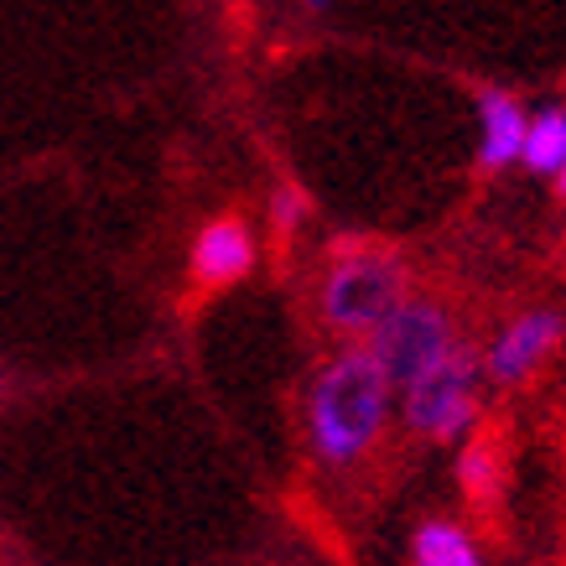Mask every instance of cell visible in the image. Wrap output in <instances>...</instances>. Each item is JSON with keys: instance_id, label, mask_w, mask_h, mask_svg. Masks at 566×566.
<instances>
[{"instance_id": "9c48e42d", "label": "cell", "mask_w": 566, "mask_h": 566, "mask_svg": "<svg viewBox=\"0 0 566 566\" xmlns=\"http://www.w3.org/2000/svg\"><path fill=\"white\" fill-rule=\"evenodd\" d=\"M458 479H463V494L473 504H489L499 494V483H504V442H499L494 431L468 437L463 458H458Z\"/></svg>"}, {"instance_id": "7a4b0ae2", "label": "cell", "mask_w": 566, "mask_h": 566, "mask_svg": "<svg viewBox=\"0 0 566 566\" xmlns=\"http://www.w3.org/2000/svg\"><path fill=\"white\" fill-rule=\"evenodd\" d=\"M406 296H411L406 260L375 240H354L327 255L323 286H317V312H323V323L333 333L369 344Z\"/></svg>"}, {"instance_id": "6da1fadb", "label": "cell", "mask_w": 566, "mask_h": 566, "mask_svg": "<svg viewBox=\"0 0 566 566\" xmlns=\"http://www.w3.org/2000/svg\"><path fill=\"white\" fill-rule=\"evenodd\" d=\"M395 385L369 348H344L307 385V442L327 468H354L375 452L390 421Z\"/></svg>"}, {"instance_id": "5b68a950", "label": "cell", "mask_w": 566, "mask_h": 566, "mask_svg": "<svg viewBox=\"0 0 566 566\" xmlns=\"http://www.w3.org/2000/svg\"><path fill=\"white\" fill-rule=\"evenodd\" d=\"M255 260H260L255 229H250L240 213L208 219L203 229L192 234V250H188L192 286H203V292H223V286H234V281H244V275L255 271Z\"/></svg>"}, {"instance_id": "8fae6325", "label": "cell", "mask_w": 566, "mask_h": 566, "mask_svg": "<svg viewBox=\"0 0 566 566\" xmlns=\"http://www.w3.org/2000/svg\"><path fill=\"white\" fill-rule=\"evenodd\" d=\"M302 213H307V198H302L292 182H281V188L271 192V229L281 234V240H286L296 223H302Z\"/></svg>"}, {"instance_id": "ba28073f", "label": "cell", "mask_w": 566, "mask_h": 566, "mask_svg": "<svg viewBox=\"0 0 566 566\" xmlns=\"http://www.w3.org/2000/svg\"><path fill=\"white\" fill-rule=\"evenodd\" d=\"M411 562L416 566H483V556L463 525H452V520H427V525L411 535Z\"/></svg>"}, {"instance_id": "277c9868", "label": "cell", "mask_w": 566, "mask_h": 566, "mask_svg": "<svg viewBox=\"0 0 566 566\" xmlns=\"http://www.w3.org/2000/svg\"><path fill=\"white\" fill-rule=\"evenodd\" d=\"M400 411H406V427L431 437V442H452V437L479 427V359H473V348H458L427 379H416L400 400Z\"/></svg>"}, {"instance_id": "52a82bcc", "label": "cell", "mask_w": 566, "mask_h": 566, "mask_svg": "<svg viewBox=\"0 0 566 566\" xmlns=\"http://www.w3.org/2000/svg\"><path fill=\"white\" fill-rule=\"evenodd\" d=\"M525 125H531V115L520 109L515 94H504V88H483L479 94V161L489 172L520 161V151H525Z\"/></svg>"}, {"instance_id": "30bf717a", "label": "cell", "mask_w": 566, "mask_h": 566, "mask_svg": "<svg viewBox=\"0 0 566 566\" xmlns=\"http://www.w3.org/2000/svg\"><path fill=\"white\" fill-rule=\"evenodd\" d=\"M520 161L541 177H562L566 172V109H535L525 125V151Z\"/></svg>"}, {"instance_id": "7c38bea8", "label": "cell", "mask_w": 566, "mask_h": 566, "mask_svg": "<svg viewBox=\"0 0 566 566\" xmlns=\"http://www.w3.org/2000/svg\"><path fill=\"white\" fill-rule=\"evenodd\" d=\"M562 192H566V172H562Z\"/></svg>"}, {"instance_id": "3957f363", "label": "cell", "mask_w": 566, "mask_h": 566, "mask_svg": "<svg viewBox=\"0 0 566 566\" xmlns=\"http://www.w3.org/2000/svg\"><path fill=\"white\" fill-rule=\"evenodd\" d=\"M364 348L375 354V364L385 369V379H390L395 390L406 395L416 379H427L437 364H447L463 344H458L452 312H447L442 302H431V296H406V302L395 307L390 323L379 327Z\"/></svg>"}, {"instance_id": "8992f818", "label": "cell", "mask_w": 566, "mask_h": 566, "mask_svg": "<svg viewBox=\"0 0 566 566\" xmlns=\"http://www.w3.org/2000/svg\"><path fill=\"white\" fill-rule=\"evenodd\" d=\"M566 323L556 312H520L494 333V344L483 354V369L499 379V385H520L531 379L541 364L551 359V348L562 344Z\"/></svg>"}]
</instances>
